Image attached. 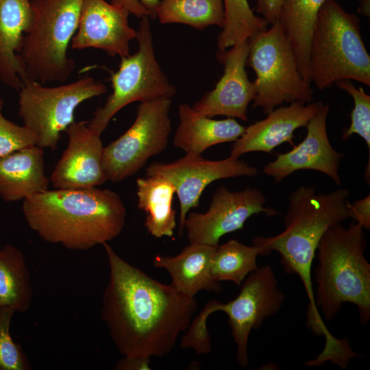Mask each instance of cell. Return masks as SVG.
<instances>
[{"label": "cell", "mask_w": 370, "mask_h": 370, "mask_svg": "<svg viewBox=\"0 0 370 370\" xmlns=\"http://www.w3.org/2000/svg\"><path fill=\"white\" fill-rule=\"evenodd\" d=\"M33 289L22 251L8 244L0 249V312L12 308L25 313L31 306Z\"/></svg>", "instance_id": "cell-25"}, {"label": "cell", "mask_w": 370, "mask_h": 370, "mask_svg": "<svg viewBox=\"0 0 370 370\" xmlns=\"http://www.w3.org/2000/svg\"><path fill=\"white\" fill-rule=\"evenodd\" d=\"M3 100L0 98V116H2V114H1V109H2V107H3Z\"/></svg>", "instance_id": "cell-37"}, {"label": "cell", "mask_w": 370, "mask_h": 370, "mask_svg": "<svg viewBox=\"0 0 370 370\" xmlns=\"http://www.w3.org/2000/svg\"><path fill=\"white\" fill-rule=\"evenodd\" d=\"M309 69L311 84L320 90L344 79L370 86V56L359 18L334 0H327L319 12L310 40Z\"/></svg>", "instance_id": "cell-5"}, {"label": "cell", "mask_w": 370, "mask_h": 370, "mask_svg": "<svg viewBox=\"0 0 370 370\" xmlns=\"http://www.w3.org/2000/svg\"><path fill=\"white\" fill-rule=\"evenodd\" d=\"M247 41L246 65L255 72L253 107L268 114L283 103L313 101V90L303 78L291 45L280 23Z\"/></svg>", "instance_id": "cell-7"}, {"label": "cell", "mask_w": 370, "mask_h": 370, "mask_svg": "<svg viewBox=\"0 0 370 370\" xmlns=\"http://www.w3.org/2000/svg\"><path fill=\"white\" fill-rule=\"evenodd\" d=\"M285 296L278 288V281L270 265L257 268L241 284L238 296L227 303L212 299L206 303L193 320L199 327L207 325L210 314L225 312L234 341L236 345V359L241 367L249 364L247 344L250 332L258 330L269 317L282 307Z\"/></svg>", "instance_id": "cell-11"}, {"label": "cell", "mask_w": 370, "mask_h": 370, "mask_svg": "<svg viewBox=\"0 0 370 370\" xmlns=\"http://www.w3.org/2000/svg\"><path fill=\"white\" fill-rule=\"evenodd\" d=\"M362 227L355 221L347 227L336 224L322 236L317 249L319 266L314 301L325 319L331 321L345 303L358 307L360 322L370 319V264Z\"/></svg>", "instance_id": "cell-4"}, {"label": "cell", "mask_w": 370, "mask_h": 370, "mask_svg": "<svg viewBox=\"0 0 370 370\" xmlns=\"http://www.w3.org/2000/svg\"><path fill=\"white\" fill-rule=\"evenodd\" d=\"M150 358L123 356L114 367L116 370H149Z\"/></svg>", "instance_id": "cell-35"}, {"label": "cell", "mask_w": 370, "mask_h": 370, "mask_svg": "<svg viewBox=\"0 0 370 370\" xmlns=\"http://www.w3.org/2000/svg\"><path fill=\"white\" fill-rule=\"evenodd\" d=\"M326 1L283 0L278 19L292 46L300 73L310 85V40L319 12Z\"/></svg>", "instance_id": "cell-23"}, {"label": "cell", "mask_w": 370, "mask_h": 370, "mask_svg": "<svg viewBox=\"0 0 370 370\" xmlns=\"http://www.w3.org/2000/svg\"><path fill=\"white\" fill-rule=\"evenodd\" d=\"M329 109V104L324 103L307 124L304 139L291 151L278 153L274 160L264 165L263 173L280 182L295 171L312 170L341 186L338 170L344 153L334 149L329 140L326 130Z\"/></svg>", "instance_id": "cell-14"}, {"label": "cell", "mask_w": 370, "mask_h": 370, "mask_svg": "<svg viewBox=\"0 0 370 370\" xmlns=\"http://www.w3.org/2000/svg\"><path fill=\"white\" fill-rule=\"evenodd\" d=\"M217 247L190 243L176 256L157 254L152 263L154 267L166 270L171 278V284L186 296L195 297L202 290L219 293L222 287L212 275Z\"/></svg>", "instance_id": "cell-20"}, {"label": "cell", "mask_w": 370, "mask_h": 370, "mask_svg": "<svg viewBox=\"0 0 370 370\" xmlns=\"http://www.w3.org/2000/svg\"><path fill=\"white\" fill-rule=\"evenodd\" d=\"M323 104L321 101L309 103L295 101L275 108L264 119L245 127L232 145L229 156L238 158L249 152L271 153L284 143L293 145L294 132L306 127Z\"/></svg>", "instance_id": "cell-18"}, {"label": "cell", "mask_w": 370, "mask_h": 370, "mask_svg": "<svg viewBox=\"0 0 370 370\" xmlns=\"http://www.w3.org/2000/svg\"><path fill=\"white\" fill-rule=\"evenodd\" d=\"M258 256H260L259 248L231 239L217 247L213 256L212 275L219 282L231 281L236 286H241L245 278L258 268Z\"/></svg>", "instance_id": "cell-27"}, {"label": "cell", "mask_w": 370, "mask_h": 370, "mask_svg": "<svg viewBox=\"0 0 370 370\" xmlns=\"http://www.w3.org/2000/svg\"><path fill=\"white\" fill-rule=\"evenodd\" d=\"M129 12L105 0H84L71 47L95 48L110 56L130 55V42L137 32L128 23Z\"/></svg>", "instance_id": "cell-17"}, {"label": "cell", "mask_w": 370, "mask_h": 370, "mask_svg": "<svg viewBox=\"0 0 370 370\" xmlns=\"http://www.w3.org/2000/svg\"><path fill=\"white\" fill-rule=\"evenodd\" d=\"M49 185L42 148L34 145L0 158V195L5 201L24 200Z\"/></svg>", "instance_id": "cell-22"}, {"label": "cell", "mask_w": 370, "mask_h": 370, "mask_svg": "<svg viewBox=\"0 0 370 370\" xmlns=\"http://www.w3.org/2000/svg\"><path fill=\"white\" fill-rule=\"evenodd\" d=\"M147 176H160L175 188L180 202L178 236H182L188 211L199 205L201 193L212 182L225 178L255 177L258 169L238 158L210 160L201 155L186 154L172 162H153L145 169Z\"/></svg>", "instance_id": "cell-12"}, {"label": "cell", "mask_w": 370, "mask_h": 370, "mask_svg": "<svg viewBox=\"0 0 370 370\" xmlns=\"http://www.w3.org/2000/svg\"><path fill=\"white\" fill-rule=\"evenodd\" d=\"M15 313L12 308L0 312V370L32 369L25 353L10 334L11 321Z\"/></svg>", "instance_id": "cell-30"}, {"label": "cell", "mask_w": 370, "mask_h": 370, "mask_svg": "<svg viewBox=\"0 0 370 370\" xmlns=\"http://www.w3.org/2000/svg\"><path fill=\"white\" fill-rule=\"evenodd\" d=\"M37 137L25 125L0 116V158L20 149L36 145Z\"/></svg>", "instance_id": "cell-31"}, {"label": "cell", "mask_w": 370, "mask_h": 370, "mask_svg": "<svg viewBox=\"0 0 370 370\" xmlns=\"http://www.w3.org/2000/svg\"><path fill=\"white\" fill-rule=\"evenodd\" d=\"M178 117L179 124L173 145L186 154L201 155L214 145L234 142L242 136L246 127L234 118L215 120L203 116L187 103L179 105Z\"/></svg>", "instance_id": "cell-21"}, {"label": "cell", "mask_w": 370, "mask_h": 370, "mask_svg": "<svg viewBox=\"0 0 370 370\" xmlns=\"http://www.w3.org/2000/svg\"><path fill=\"white\" fill-rule=\"evenodd\" d=\"M138 208L147 216L144 223L155 238L171 237L176 227V212L172 208L175 188L166 179L147 176L136 180Z\"/></svg>", "instance_id": "cell-24"}, {"label": "cell", "mask_w": 370, "mask_h": 370, "mask_svg": "<svg viewBox=\"0 0 370 370\" xmlns=\"http://www.w3.org/2000/svg\"><path fill=\"white\" fill-rule=\"evenodd\" d=\"M349 195L347 188L316 193L313 186H300L288 197L284 230L273 236H258L252 241V245L260 249V256L277 251L284 271L299 277L309 299L307 325L313 332L321 331L325 326L315 304L312 261L325 231L349 218Z\"/></svg>", "instance_id": "cell-3"}, {"label": "cell", "mask_w": 370, "mask_h": 370, "mask_svg": "<svg viewBox=\"0 0 370 370\" xmlns=\"http://www.w3.org/2000/svg\"><path fill=\"white\" fill-rule=\"evenodd\" d=\"M68 145L51 175L57 189L96 187L108 180L103 167L104 147L101 134L88 122H73L65 130Z\"/></svg>", "instance_id": "cell-16"}, {"label": "cell", "mask_w": 370, "mask_h": 370, "mask_svg": "<svg viewBox=\"0 0 370 370\" xmlns=\"http://www.w3.org/2000/svg\"><path fill=\"white\" fill-rule=\"evenodd\" d=\"M157 18L162 24L182 23L199 30L208 26L223 28V0H160Z\"/></svg>", "instance_id": "cell-26"}, {"label": "cell", "mask_w": 370, "mask_h": 370, "mask_svg": "<svg viewBox=\"0 0 370 370\" xmlns=\"http://www.w3.org/2000/svg\"><path fill=\"white\" fill-rule=\"evenodd\" d=\"M349 218L360 225L365 230H370V195L357 199L352 204L347 201Z\"/></svg>", "instance_id": "cell-33"}, {"label": "cell", "mask_w": 370, "mask_h": 370, "mask_svg": "<svg viewBox=\"0 0 370 370\" xmlns=\"http://www.w3.org/2000/svg\"><path fill=\"white\" fill-rule=\"evenodd\" d=\"M283 0H257L256 11L268 25L278 19Z\"/></svg>", "instance_id": "cell-34"}, {"label": "cell", "mask_w": 370, "mask_h": 370, "mask_svg": "<svg viewBox=\"0 0 370 370\" xmlns=\"http://www.w3.org/2000/svg\"><path fill=\"white\" fill-rule=\"evenodd\" d=\"M19 91L18 116L37 137L36 146L55 150L60 133L74 122L76 108L104 94L106 87L90 76L65 85L47 87L28 77Z\"/></svg>", "instance_id": "cell-9"}, {"label": "cell", "mask_w": 370, "mask_h": 370, "mask_svg": "<svg viewBox=\"0 0 370 370\" xmlns=\"http://www.w3.org/2000/svg\"><path fill=\"white\" fill-rule=\"evenodd\" d=\"M84 0H31L32 28L19 53L27 77L43 84L65 82L75 68L68 56Z\"/></svg>", "instance_id": "cell-6"}, {"label": "cell", "mask_w": 370, "mask_h": 370, "mask_svg": "<svg viewBox=\"0 0 370 370\" xmlns=\"http://www.w3.org/2000/svg\"><path fill=\"white\" fill-rule=\"evenodd\" d=\"M247 53V43L218 50L217 58L223 73L214 88L194 103L195 111L210 118L221 115L248 121V106L256 92L245 69Z\"/></svg>", "instance_id": "cell-15"}, {"label": "cell", "mask_w": 370, "mask_h": 370, "mask_svg": "<svg viewBox=\"0 0 370 370\" xmlns=\"http://www.w3.org/2000/svg\"><path fill=\"white\" fill-rule=\"evenodd\" d=\"M109 281L101 319L119 352L127 357H163L175 347L197 310L195 297L161 283L120 257L108 243Z\"/></svg>", "instance_id": "cell-1"}, {"label": "cell", "mask_w": 370, "mask_h": 370, "mask_svg": "<svg viewBox=\"0 0 370 370\" xmlns=\"http://www.w3.org/2000/svg\"><path fill=\"white\" fill-rule=\"evenodd\" d=\"M136 32L138 51L121 58L118 71L111 73L112 93L88 123L90 128L101 134L116 112L127 105L162 97L171 99L176 93L175 86L156 60L149 18H141Z\"/></svg>", "instance_id": "cell-8"}, {"label": "cell", "mask_w": 370, "mask_h": 370, "mask_svg": "<svg viewBox=\"0 0 370 370\" xmlns=\"http://www.w3.org/2000/svg\"><path fill=\"white\" fill-rule=\"evenodd\" d=\"M160 0H111L110 3L127 10L138 18H157V10Z\"/></svg>", "instance_id": "cell-32"}, {"label": "cell", "mask_w": 370, "mask_h": 370, "mask_svg": "<svg viewBox=\"0 0 370 370\" xmlns=\"http://www.w3.org/2000/svg\"><path fill=\"white\" fill-rule=\"evenodd\" d=\"M266 202L263 193L256 187L248 186L239 191L230 190L223 186L219 187L206 212L187 214L184 228L189 243L218 246L223 236L243 229L252 215H275L276 210L265 207Z\"/></svg>", "instance_id": "cell-13"}, {"label": "cell", "mask_w": 370, "mask_h": 370, "mask_svg": "<svg viewBox=\"0 0 370 370\" xmlns=\"http://www.w3.org/2000/svg\"><path fill=\"white\" fill-rule=\"evenodd\" d=\"M32 22L31 0H0V81L16 90L27 77L19 53Z\"/></svg>", "instance_id": "cell-19"}, {"label": "cell", "mask_w": 370, "mask_h": 370, "mask_svg": "<svg viewBox=\"0 0 370 370\" xmlns=\"http://www.w3.org/2000/svg\"><path fill=\"white\" fill-rule=\"evenodd\" d=\"M359 5L357 12L367 18L370 16V0H358Z\"/></svg>", "instance_id": "cell-36"}, {"label": "cell", "mask_w": 370, "mask_h": 370, "mask_svg": "<svg viewBox=\"0 0 370 370\" xmlns=\"http://www.w3.org/2000/svg\"><path fill=\"white\" fill-rule=\"evenodd\" d=\"M23 212L29 227L42 240L77 251L116 238L127 216L116 193L96 187L47 190L24 199Z\"/></svg>", "instance_id": "cell-2"}, {"label": "cell", "mask_w": 370, "mask_h": 370, "mask_svg": "<svg viewBox=\"0 0 370 370\" xmlns=\"http://www.w3.org/2000/svg\"><path fill=\"white\" fill-rule=\"evenodd\" d=\"M341 89L347 92L354 100L349 126L343 132L342 139L345 141L354 134L360 136L365 142L370 151V95L363 88H356L350 80L344 79L335 83Z\"/></svg>", "instance_id": "cell-29"}, {"label": "cell", "mask_w": 370, "mask_h": 370, "mask_svg": "<svg viewBox=\"0 0 370 370\" xmlns=\"http://www.w3.org/2000/svg\"><path fill=\"white\" fill-rule=\"evenodd\" d=\"M225 24L217 37L219 50L247 43L258 33L267 29V23L255 15L247 0H223Z\"/></svg>", "instance_id": "cell-28"}, {"label": "cell", "mask_w": 370, "mask_h": 370, "mask_svg": "<svg viewBox=\"0 0 370 370\" xmlns=\"http://www.w3.org/2000/svg\"><path fill=\"white\" fill-rule=\"evenodd\" d=\"M171 102L165 97L140 102L131 127L104 147L103 167L108 180L118 182L132 176L166 149L171 132Z\"/></svg>", "instance_id": "cell-10"}]
</instances>
